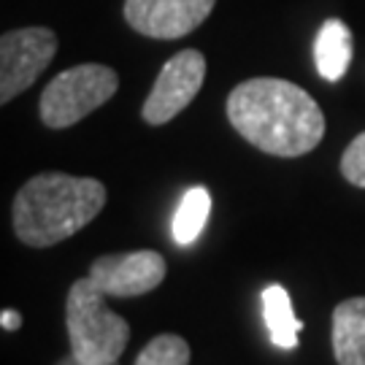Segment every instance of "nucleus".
<instances>
[{
    "label": "nucleus",
    "mask_w": 365,
    "mask_h": 365,
    "mask_svg": "<svg viewBox=\"0 0 365 365\" xmlns=\"http://www.w3.org/2000/svg\"><path fill=\"white\" fill-rule=\"evenodd\" d=\"M57 365H84V363H78L73 354H68V357H63V360H60ZM111 365H119V363H111Z\"/></svg>",
    "instance_id": "obj_16"
},
{
    "label": "nucleus",
    "mask_w": 365,
    "mask_h": 365,
    "mask_svg": "<svg viewBox=\"0 0 365 365\" xmlns=\"http://www.w3.org/2000/svg\"><path fill=\"white\" fill-rule=\"evenodd\" d=\"M341 173H344V179L349 184L365 190V130L357 138H352V144L344 149Z\"/></svg>",
    "instance_id": "obj_14"
},
{
    "label": "nucleus",
    "mask_w": 365,
    "mask_h": 365,
    "mask_svg": "<svg viewBox=\"0 0 365 365\" xmlns=\"http://www.w3.org/2000/svg\"><path fill=\"white\" fill-rule=\"evenodd\" d=\"M165 274H168L165 257L155 249L103 255L90 265V276L95 279V284L114 298L146 295L163 284Z\"/></svg>",
    "instance_id": "obj_7"
},
{
    "label": "nucleus",
    "mask_w": 365,
    "mask_h": 365,
    "mask_svg": "<svg viewBox=\"0 0 365 365\" xmlns=\"http://www.w3.org/2000/svg\"><path fill=\"white\" fill-rule=\"evenodd\" d=\"M135 365H190V344L173 333L155 336L135 357Z\"/></svg>",
    "instance_id": "obj_13"
},
{
    "label": "nucleus",
    "mask_w": 365,
    "mask_h": 365,
    "mask_svg": "<svg viewBox=\"0 0 365 365\" xmlns=\"http://www.w3.org/2000/svg\"><path fill=\"white\" fill-rule=\"evenodd\" d=\"M57 54V36L49 27H19L0 38V103H11L49 68Z\"/></svg>",
    "instance_id": "obj_5"
},
{
    "label": "nucleus",
    "mask_w": 365,
    "mask_h": 365,
    "mask_svg": "<svg viewBox=\"0 0 365 365\" xmlns=\"http://www.w3.org/2000/svg\"><path fill=\"white\" fill-rule=\"evenodd\" d=\"M103 206L106 187L98 179L38 173L14 197V233L27 247H54L87 227Z\"/></svg>",
    "instance_id": "obj_2"
},
{
    "label": "nucleus",
    "mask_w": 365,
    "mask_h": 365,
    "mask_svg": "<svg viewBox=\"0 0 365 365\" xmlns=\"http://www.w3.org/2000/svg\"><path fill=\"white\" fill-rule=\"evenodd\" d=\"M333 354L339 365H365V298L333 309Z\"/></svg>",
    "instance_id": "obj_9"
},
{
    "label": "nucleus",
    "mask_w": 365,
    "mask_h": 365,
    "mask_svg": "<svg viewBox=\"0 0 365 365\" xmlns=\"http://www.w3.org/2000/svg\"><path fill=\"white\" fill-rule=\"evenodd\" d=\"M66 325L71 354L84 365L119 363L130 341L128 319L106 306V292L92 276L76 279L68 289Z\"/></svg>",
    "instance_id": "obj_3"
},
{
    "label": "nucleus",
    "mask_w": 365,
    "mask_h": 365,
    "mask_svg": "<svg viewBox=\"0 0 365 365\" xmlns=\"http://www.w3.org/2000/svg\"><path fill=\"white\" fill-rule=\"evenodd\" d=\"M227 119L241 138L274 157H303L325 138V114L287 78L257 76L227 95Z\"/></svg>",
    "instance_id": "obj_1"
},
{
    "label": "nucleus",
    "mask_w": 365,
    "mask_h": 365,
    "mask_svg": "<svg viewBox=\"0 0 365 365\" xmlns=\"http://www.w3.org/2000/svg\"><path fill=\"white\" fill-rule=\"evenodd\" d=\"M262 312H265V325H268L274 346L295 349L303 322L292 312V300H289L287 289L282 284H268L262 289Z\"/></svg>",
    "instance_id": "obj_11"
},
{
    "label": "nucleus",
    "mask_w": 365,
    "mask_h": 365,
    "mask_svg": "<svg viewBox=\"0 0 365 365\" xmlns=\"http://www.w3.org/2000/svg\"><path fill=\"white\" fill-rule=\"evenodd\" d=\"M0 325H3V330H9V333L19 330V327H22V314L16 312V309H3V314H0Z\"/></svg>",
    "instance_id": "obj_15"
},
{
    "label": "nucleus",
    "mask_w": 365,
    "mask_h": 365,
    "mask_svg": "<svg viewBox=\"0 0 365 365\" xmlns=\"http://www.w3.org/2000/svg\"><path fill=\"white\" fill-rule=\"evenodd\" d=\"M211 214V192L206 187H192L187 190L173 214V241L179 247H190L197 235L203 233Z\"/></svg>",
    "instance_id": "obj_12"
},
{
    "label": "nucleus",
    "mask_w": 365,
    "mask_h": 365,
    "mask_svg": "<svg viewBox=\"0 0 365 365\" xmlns=\"http://www.w3.org/2000/svg\"><path fill=\"white\" fill-rule=\"evenodd\" d=\"M206 81V57L197 49H182L157 73L155 87L144 101L141 117L146 125H165L195 101Z\"/></svg>",
    "instance_id": "obj_6"
},
{
    "label": "nucleus",
    "mask_w": 365,
    "mask_h": 365,
    "mask_svg": "<svg viewBox=\"0 0 365 365\" xmlns=\"http://www.w3.org/2000/svg\"><path fill=\"white\" fill-rule=\"evenodd\" d=\"M317 73L325 81H339L352 63V30L341 19H327L314 38Z\"/></svg>",
    "instance_id": "obj_10"
},
{
    "label": "nucleus",
    "mask_w": 365,
    "mask_h": 365,
    "mask_svg": "<svg viewBox=\"0 0 365 365\" xmlns=\"http://www.w3.org/2000/svg\"><path fill=\"white\" fill-rule=\"evenodd\" d=\"M217 0H125V22L146 38H184L209 19Z\"/></svg>",
    "instance_id": "obj_8"
},
{
    "label": "nucleus",
    "mask_w": 365,
    "mask_h": 365,
    "mask_svg": "<svg viewBox=\"0 0 365 365\" xmlns=\"http://www.w3.org/2000/svg\"><path fill=\"white\" fill-rule=\"evenodd\" d=\"M119 90V76L101 63H81L57 73L43 87L38 101L41 122L52 130H66L108 103Z\"/></svg>",
    "instance_id": "obj_4"
}]
</instances>
